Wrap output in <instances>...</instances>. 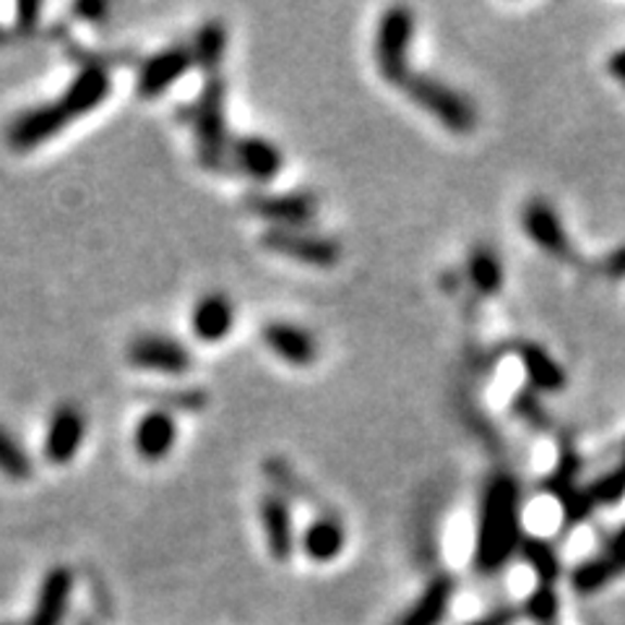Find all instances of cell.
<instances>
[{
  "instance_id": "5b68a950",
  "label": "cell",
  "mask_w": 625,
  "mask_h": 625,
  "mask_svg": "<svg viewBox=\"0 0 625 625\" xmlns=\"http://www.w3.org/2000/svg\"><path fill=\"white\" fill-rule=\"evenodd\" d=\"M414 32L412 11L404 5H393L384 13L378 24V35H375V63H378L380 76L393 87H401L410 76V42Z\"/></svg>"
},
{
  "instance_id": "cb8c5ba5",
  "label": "cell",
  "mask_w": 625,
  "mask_h": 625,
  "mask_svg": "<svg viewBox=\"0 0 625 625\" xmlns=\"http://www.w3.org/2000/svg\"><path fill=\"white\" fill-rule=\"evenodd\" d=\"M518 552H522L524 561L529 563V568L537 574L539 584L552 587V584L558 582V576H561V561H558L555 550H552L545 539L524 537L522 545H518Z\"/></svg>"
},
{
  "instance_id": "4316f807",
  "label": "cell",
  "mask_w": 625,
  "mask_h": 625,
  "mask_svg": "<svg viewBox=\"0 0 625 625\" xmlns=\"http://www.w3.org/2000/svg\"><path fill=\"white\" fill-rule=\"evenodd\" d=\"M526 615L539 625H552L558 621V595L548 584H539L535 595L526 600Z\"/></svg>"
},
{
  "instance_id": "6da1fadb",
  "label": "cell",
  "mask_w": 625,
  "mask_h": 625,
  "mask_svg": "<svg viewBox=\"0 0 625 625\" xmlns=\"http://www.w3.org/2000/svg\"><path fill=\"white\" fill-rule=\"evenodd\" d=\"M110 74L102 65H87L74 76V82L65 87L58 100L48 104H37V108L24 110L9 125V143L13 151H32L39 143L50 141L61 130L68 128L76 117L95 113L100 104L110 97Z\"/></svg>"
},
{
  "instance_id": "d6a6232c",
  "label": "cell",
  "mask_w": 625,
  "mask_h": 625,
  "mask_svg": "<svg viewBox=\"0 0 625 625\" xmlns=\"http://www.w3.org/2000/svg\"><path fill=\"white\" fill-rule=\"evenodd\" d=\"M84 625H89V623H84Z\"/></svg>"
},
{
  "instance_id": "4fadbf2b",
  "label": "cell",
  "mask_w": 625,
  "mask_h": 625,
  "mask_svg": "<svg viewBox=\"0 0 625 625\" xmlns=\"http://www.w3.org/2000/svg\"><path fill=\"white\" fill-rule=\"evenodd\" d=\"M263 345L272 350L276 358L295 367H308L318 358V341L311 332L298 324H287V321H274L266 324L261 332Z\"/></svg>"
},
{
  "instance_id": "7a4b0ae2",
  "label": "cell",
  "mask_w": 625,
  "mask_h": 625,
  "mask_svg": "<svg viewBox=\"0 0 625 625\" xmlns=\"http://www.w3.org/2000/svg\"><path fill=\"white\" fill-rule=\"evenodd\" d=\"M518 492L511 475H496L485 485L479 500V524L475 545V565L479 574H496L511 561L522 545V522H518Z\"/></svg>"
},
{
  "instance_id": "f546056e",
  "label": "cell",
  "mask_w": 625,
  "mask_h": 625,
  "mask_svg": "<svg viewBox=\"0 0 625 625\" xmlns=\"http://www.w3.org/2000/svg\"><path fill=\"white\" fill-rule=\"evenodd\" d=\"M39 13L37 3H22L16 9V18H18V29H32L35 26V16Z\"/></svg>"
},
{
  "instance_id": "4dcf8cb0",
  "label": "cell",
  "mask_w": 625,
  "mask_h": 625,
  "mask_svg": "<svg viewBox=\"0 0 625 625\" xmlns=\"http://www.w3.org/2000/svg\"><path fill=\"white\" fill-rule=\"evenodd\" d=\"M608 71L625 87V48L617 50L615 55L610 58V61H608Z\"/></svg>"
},
{
  "instance_id": "52a82bcc",
  "label": "cell",
  "mask_w": 625,
  "mask_h": 625,
  "mask_svg": "<svg viewBox=\"0 0 625 625\" xmlns=\"http://www.w3.org/2000/svg\"><path fill=\"white\" fill-rule=\"evenodd\" d=\"M522 225L526 238L535 242L537 248H542L545 253L552 255V259L574 261V242H571L568 233H565L561 216H558V212L548 201L537 199L526 203L522 212Z\"/></svg>"
},
{
  "instance_id": "83f0119b",
  "label": "cell",
  "mask_w": 625,
  "mask_h": 625,
  "mask_svg": "<svg viewBox=\"0 0 625 625\" xmlns=\"http://www.w3.org/2000/svg\"><path fill=\"white\" fill-rule=\"evenodd\" d=\"M518 610L516 608H500V610H492L490 615H485V617H479V621H475L472 625H513L518 621Z\"/></svg>"
},
{
  "instance_id": "d6986e66",
  "label": "cell",
  "mask_w": 625,
  "mask_h": 625,
  "mask_svg": "<svg viewBox=\"0 0 625 625\" xmlns=\"http://www.w3.org/2000/svg\"><path fill=\"white\" fill-rule=\"evenodd\" d=\"M451 595H453V582L449 576L433 578L430 587L423 591L417 604L404 615L401 625H438L443 621L446 610H449Z\"/></svg>"
},
{
  "instance_id": "44dd1931",
  "label": "cell",
  "mask_w": 625,
  "mask_h": 625,
  "mask_svg": "<svg viewBox=\"0 0 625 625\" xmlns=\"http://www.w3.org/2000/svg\"><path fill=\"white\" fill-rule=\"evenodd\" d=\"M623 571H625V565L621 561H615L613 555H602V558H595V561L578 565V568L574 571V576H571V584H574V589L578 591V595H595V591H600L608 587V584H613Z\"/></svg>"
},
{
  "instance_id": "9a60e30c",
  "label": "cell",
  "mask_w": 625,
  "mask_h": 625,
  "mask_svg": "<svg viewBox=\"0 0 625 625\" xmlns=\"http://www.w3.org/2000/svg\"><path fill=\"white\" fill-rule=\"evenodd\" d=\"M190 326H193V334L201 341H209V345L222 341L235 326L233 300L222 292L203 295V298L196 302L193 315H190Z\"/></svg>"
},
{
  "instance_id": "9c48e42d",
  "label": "cell",
  "mask_w": 625,
  "mask_h": 625,
  "mask_svg": "<svg viewBox=\"0 0 625 625\" xmlns=\"http://www.w3.org/2000/svg\"><path fill=\"white\" fill-rule=\"evenodd\" d=\"M128 363L141 367V371L183 375L193 367V354L177 339L147 334L128 347Z\"/></svg>"
},
{
  "instance_id": "484cf974",
  "label": "cell",
  "mask_w": 625,
  "mask_h": 625,
  "mask_svg": "<svg viewBox=\"0 0 625 625\" xmlns=\"http://www.w3.org/2000/svg\"><path fill=\"white\" fill-rule=\"evenodd\" d=\"M587 498L589 503L595 505H615L625 498V459L617 466H613L610 472H604L602 477H597L595 483L589 485Z\"/></svg>"
},
{
  "instance_id": "3957f363",
  "label": "cell",
  "mask_w": 625,
  "mask_h": 625,
  "mask_svg": "<svg viewBox=\"0 0 625 625\" xmlns=\"http://www.w3.org/2000/svg\"><path fill=\"white\" fill-rule=\"evenodd\" d=\"M401 89L407 91V97H410L420 110H425L427 115L436 117L451 134L466 136L477 128L475 104L466 100L462 91L446 87L438 78L425 74H410L407 82L401 84Z\"/></svg>"
},
{
  "instance_id": "7c38bea8",
  "label": "cell",
  "mask_w": 625,
  "mask_h": 625,
  "mask_svg": "<svg viewBox=\"0 0 625 625\" xmlns=\"http://www.w3.org/2000/svg\"><path fill=\"white\" fill-rule=\"evenodd\" d=\"M84 436H87L84 414L74 404L58 407L48 425V436H45V457L52 464H68L82 449Z\"/></svg>"
},
{
  "instance_id": "ac0fdd59",
  "label": "cell",
  "mask_w": 625,
  "mask_h": 625,
  "mask_svg": "<svg viewBox=\"0 0 625 625\" xmlns=\"http://www.w3.org/2000/svg\"><path fill=\"white\" fill-rule=\"evenodd\" d=\"M345 526L337 518L321 516L308 526L305 535H302V550L308 558H313L315 563H328L345 550Z\"/></svg>"
},
{
  "instance_id": "e0dca14e",
  "label": "cell",
  "mask_w": 625,
  "mask_h": 625,
  "mask_svg": "<svg viewBox=\"0 0 625 625\" xmlns=\"http://www.w3.org/2000/svg\"><path fill=\"white\" fill-rule=\"evenodd\" d=\"M71 589H74V574L68 568H52L39 589L29 625H61L65 610H68Z\"/></svg>"
},
{
  "instance_id": "7402d4cb",
  "label": "cell",
  "mask_w": 625,
  "mask_h": 625,
  "mask_svg": "<svg viewBox=\"0 0 625 625\" xmlns=\"http://www.w3.org/2000/svg\"><path fill=\"white\" fill-rule=\"evenodd\" d=\"M227 48V29L220 18H212L199 29L193 45H190V52H193V63L201 65L203 71H214L220 65L222 55H225Z\"/></svg>"
},
{
  "instance_id": "603a6c76",
  "label": "cell",
  "mask_w": 625,
  "mask_h": 625,
  "mask_svg": "<svg viewBox=\"0 0 625 625\" xmlns=\"http://www.w3.org/2000/svg\"><path fill=\"white\" fill-rule=\"evenodd\" d=\"M466 272H470L472 285L477 292L483 295H496L503 287V263L498 261V255L490 248H475L466 263Z\"/></svg>"
},
{
  "instance_id": "ffe728a7",
  "label": "cell",
  "mask_w": 625,
  "mask_h": 625,
  "mask_svg": "<svg viewBox=\"0 0 625 625\" xmlns=\"http://www.w3.org/2000/svg\"><path fill=\"white\" fill-rule=\"evenodd\" d=\"M518 358H522L526 375H529V380L539 391H561L565 386V373L561 371V365H558L542 347L522 345Z\"/></svg>"
},
{
  "instance_id": "f1b7e54d",
  "label": "cell",
  "mask_w": 625,
  "mask_h": 625,
  "mask_svg": "<svg viewBox=\"0 0 625 625\" xmlns=\"http://www.w3.org/2000/svg\"><path fill=\"white\" fill-rule=\"evenodd\" d=\"M602 274L613 276V279H623L625 276V246L613 250L608 259L602 261Z\"/></svg>"
},
{
  "instance_id": "30bf717a",
  "label": "cell",
  "mask_w": 625,
  "mask_h": 625,
  "mask_svg": "<svg viewBox=\"0 0 625 625\" xmlns=\"http://www.w3.org/2000/svg\"><path fill=\"white\" fill-rule=\"evenodd\" d=\"M248 209L276 227L298 229L315 216V199L311 193H255L248 196Z\"/></svg>"
},
{
  "instance_id": "8fae6325",
  "label": "cell",
  "mask_w": 625,
  "mask_h": 625,
  "mask_svg": "<svg viewBox=\"0 0 625 625\" xmlns=\"http://www.w3.org/2000/svg\"><path fill=\"white\" fill-rule=\"evenodd\" d=\"M229 164L255 183H268L282 173V151L261 136H240L229 143Z\"/></svg>"
},
{
  "instance_id": "d4e9b609",
  "label": "cell",
  "mask_w": 625,
  "mask_h": 625,
  "mask_svg": "<svg viewBox=\"0 0 625 625\" xmlns=\"http://www.w3.org/2000/svg\"><path fill=\"white\" fill-rule=\"evenodd\" d=\"M0 472L5 477L16 479V483H24V479L32 477L35 472V464H32L29 451L13 438V433L9 427L0 425Z\"/></svg>"
},
{
  "instance_id": "8992f818",
  "label": "cell",
  "mask_w": 625,
  "mask_h": 625,
  "mask_svg": "<svg viewBox=\"0 0 625 625\" xmlns=\"http://www.w3.org/2000/svg\"><path fill=\"white\" fill-rule=\"evenodd\" d=\"M261 246L268 253L295 259L308 266H334L341 259V248L337 240L324 238V235L302 233V229L272 227L261 235Z\"/></svg>"
},
{
  "instance_id": "5bb4252c",
  "label": "cell",
  "mask_w": 625,
  "mask_h": 625,
  "mask_svg": "<svg viewBox=\"0 0 625 625\" xmlns=\"http://www.w3.org/2000/svg\"><path fill=\"white\" fill-rule=\"evenodd\" d=\"M177 423L170 410H151L138 420L134 433V446L138 457L147 462H162L175 449Z\"/></svg>"
},
{
  "instance_id": "1f68e13d",
  "label": "cell",
  "mask_w": 625,
  "mask_h": 625,
  "mask_svg": "<svg viewBox=\"0 0 625 625\" xmlns=\"http://www.w3.org/2000/svg\"><path fill=\"white\" fill-rule=\"evenodd\" d=\"M608 555H613L615 561H621L625 565V526L623 529H617V535L610 539V552Z\"/></svg>"
},
{
  "instance_id": "2e32d148",
  "label": "cell",
  "mask_w": 625,
  "mask_h": 625,
  "mask_svg": "<svg viewBox=\"0 0 625 625\" xmlns=\"http://www.w3.org/2000/svg\"><path fill=\"white\" fill-rule=\"evenodd\" d=\"M261 524L266 535L268 552L276 561H287L295 550V524L287 500L282 496H266L261 500Z\"/></svg>"
},
{
  "instance_id": "ba28073f",
  "label": "cell",
  "mask_w": 625,
  "mask_h": 625,
  "mask_svg": "<svg viewBox=\"0 0 625 625\" xmlns=\"http://www.w3.org/2000/svg\"><path fill=\"white\" fill-rule=\"evenodd\" d=\"M193 52H190L188 45H173V48L157 52L151 55L147 63L138 71V97L143 100H154L173 87L175 82H180L183 76L193 68Z\"/></svg>"
},
{
  "instance_id": "277c9868",
  "label": "cell",
  "mask_w": 625,
  "mask_h": 625,
  "mask_svg": "<svg viewBox=\"0 0 625 625\" xmlns=\"http://www.w3.org/2000/svg\"><path fill=\"white\" fill-rule=\"evenodd\" d=\"M196 141H199L201 164L212 173H222L229 167V138H227V117H225V84L220 78L203 87L201 100L196 102L193 113Z\"/></svg>"
}]
</instances>
